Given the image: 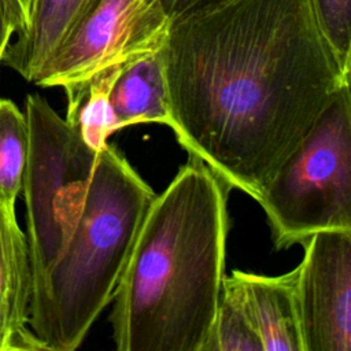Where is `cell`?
Wrapping results in <instances>:
<instances>
[{
	"label": "cell",
	"mask_w": 351,
	"mask_h": 351,
	"mask_svg": "<svg viewBox=\"0 0 351 351\" xmlns=\"http://www.w3.org/2000/svg\"><path fill=\"white\" fill-rule=\"evenodd\" d=\"M160 56L178 143L256 202L351 77L313 0H197Z\"/></svg>",
	"instance_id": "1"
},
{
	"label": "cell",
	"mask_w": 351,
	"mask_h": 351,
	"mask_svg": "<svg viewBox=\"0 0 351 351\" xmlns=\"http://www.w3.org/2000/svg\"><path fill=\"white\" fill-rule=\"evenodd\" d=\"M230 189L188 154L155 195L112 295L118 351H203L225 276Z\"/></svg>",
	"instance_id": "2"
},
{
	"label": "cell",
	"mask_w": 351,
	"mask_h": 351,
	"mask_svg": "<svg viewBox=\"0 0 351 351\" xmlns=\"http://www.w3.org/2000/svg\"><path fill=\"white\" fill-rule=\"evenodd\" d=\"M155 195L114 145L99 152L75 228L32 293L29 328L43 350L74 351L82 344L112 300Z\"/></svg>",
	"instance_id": "3"
},
{
	"label": "cell",
	"mask_w": 351,
	"mask_h": 351,
	"mask_svg": "<svg viewBox=\"0 0 351 351\" xmlns=\"http://www.w3.org/2000/svg\"><path fill=\"white\" fill-rule=\"evenodd\" d=\"M277 250L351 230V93L343 85L258 200Z\"/></svg>",
	"instance_id": "4"
},
{
	"label": "cell",
	"mask_w": 351,
	"mask_h": 351,
	"mask_svg": "<svg viewBox=\"0 0 351 351\" xmlns=\"http://www.w3.org/2000/svg\"><path fill=\"white\" fill-rule=\"evenodd\" d=\"M25 117L29 145L22 192L33 293L75 228L99 152L38 93L26 96Z\"/></svg>",
	"instance_id": "5"
},
{
	"label": "cell",
	"mask_w": 351,
	"mask_h": 351,
	"mask_svg": "<svg viewBox=\"0 0 351 351\" xmlns=\"http://www.w3.org/2000/svg\"><path fill=\"white\" fill-rule=\"evenodd\" d=\"M170 16L156 1L88 0L36 74L38 86H67L162 48Z\"/></svg>",
	"instance_id": "6"
},
{
	"label": "cell",
	"mask_w": 351,
	"mask_h": 351,
	"mask_svg": "<svg viewBox=\"0 0 351 351\" xmlns=\"http://www.w3.org/2000/svg\"><path fill=\"white\" fill-rule=\"evenodd\" d=\"M295 267L302 351H351V230H322Z\"/></svg>",
	"instance_id": "7"
},
{
	"label": "cell",
	"mask_w": 351,
	"mask_h": 351,
	"mask_svg": "<svg viewBox=\"0 0 351 351\" xmlns=\"http://www.w3.org/2000/svg\"><path fill=\"white\" fill-rule=\"evenodd\" d=\"M32 267L15 210L0 202V351H43L29 328Z\"/></svg>",
	"instance_id": "8"
},
{
	"label": "cell",
	"mask_w": 351,
	"mask_h": 351,
	"mask_svg": "<svg viewBox=\"0 0 351 351\" xmlns=\"http://www.w3.org/2000/svg\"><path fill=\"white\" fill-rule=\"evenodd\" d=\"M263 351H302L295 269L280 276L233 270Z\"/></svg>",
	"instance_id": "9"
},
{
	"label": "cell",
	"mask_w": 351,
	"mask_h": 351,
	"mask_svg": "<svg viewBox=\"0 0 351 351\" xmlns=\"http://www.w3.org/2000/svg\"><path fill=\"white\" fill-rule=\"evenodd\" d=\"M119 129L136 123H162L171 129L160 49L123 64L110 93Z\"/></svg>",
	"instance_id": "10"
},
{
	"label": "cell",
	"mask_w": 351,
	"mask_h": 351,
	"mask_svg": "<svg viewBox=\"0 0 351 351\" xmlns=\"http://www.w3.org/2000/svg\"><path fill=\"white\" fill-rule=\"evenodd\" d=\"M88 0H33L30 21L4 52L3 63L26 81L36 74L64 37Z\"/></svg>",
	"instance_id": "11"
},
{
	"label": "cell",
	"mask_w": 351,
	"mask_h": 351,
	"mask_svg": "<svg viewBox=\"0 0 351 351\" xmlns=\"http://www.w3.org/2000/svg\"><path fill=\"white\" fill-rule=\"evenodd\" d=\"M123 64L107 67L85 81L63 86L67 97L66 121L97 152L108 144L110 136L121 130L110 93Z\"/></svg>",
	"instance_id": "12"
},
{
	"label": "cell",
	"mask_w": 351,
	"mask_h": 351,
	"mask_svg": "<svg viewBox=\"0 0 351 351\" xmlns=\"http://www.w3.org/2000/svg\"><path fill=\"white\" fill-rule=\"evenodd\" d=\"M203 351H263L243 291L230 276H223L221 295Z\"/></svg>",
	"instance_id": "13"
},
{
	"label": "cell",
	"mask_w": 351,
	"mask_h": 351,
	"mask_svg": "<svg viewBox=\"0 0 351 351\" xmlns=\"http://www.w3.org/2000/svg\"><path fill=\"white\" fill-rule=\"evenodd\" d=\"M29 130L25 112L14 101L0 97V202L15 210L22 191Z\"/></svg>",
	"instance_id": "14"
},
{
	"label": "cell",
	"mask_w": 351,
	"mask_h": 351,
	"mask_svg": "<svg viewBox=\"0 0 351 351\" xmlns=\"http://www.w3.org/2000/svg\"><path fill=\"white\" fill-rule=\"evenodd\" d=\"M313 4L340 67L351 74V0H313Z\"/></svg>",
	"instance_id": "15"
},
{
	"label": "cell",
	"mask_w": 351,
	"mask_h": 351,
	"mask_svg": "<svg viewBox=\"0 0 351 351\" xmlns=\"http://www.w3.org/2000/svg\"><path fill=\"white\" fill-rule=\"evenodd\" d=\"M15 27V33H21L26 29L30 21L33 0H4Z\"/></svg>",
	"instance_id": "16"
},
{
	"label": "cell",
	"mask_w": 351,
	"mask_h": 351,
	"mask_svg": "<svg viewBox=\"0 0 351 351\" xmlns=\"http://www.w3.org/2000/svg\"><path fill=\"white\" fill-rule=\"evenodd\" d=\"M14 33H15V27L11 21L7 4L4 0H0V63L3 60L4 52L10 45V40Z\"/></svg>",
	"instance_id": "17"
},
{
	"label": "cell",
	"mask_w": 351,
	"mask_h": 351,
	"mask_svg": "<svg viewBox=\"0 0 351 351\" xmlns=\"http://www.w3.org/2000/svg\"><path fill=\"white\" fill-rule=\"evenodd\" d=\"M147 1H156L159 5L165 10V12L170 16V19L180 12L189 8L192 4H195L197 0H147Z\"/></svg>",
	"instance_id": "18"
}]
</instances>
